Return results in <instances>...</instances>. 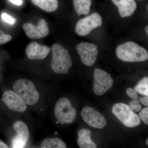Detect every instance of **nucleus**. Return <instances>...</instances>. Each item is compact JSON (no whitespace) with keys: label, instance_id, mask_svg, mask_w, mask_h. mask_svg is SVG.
<instances>
[{"label":"nucleus","instance_id":"nucleus-1","mask_svg":"<svg viewBox=\"0 0 148 148\" xmlns=\"http://www.w3.org/2000/svg\"><path fill=\"white\" fill-rule=\"evenodd\" d=\"M117 57L126 62H140L148 59L147 51L133 42L120 45L116 49Z\"/></svg>","mask_w":148,"mask_h":148},{"label":"nucleus","instance_id":"nucleus-2","mask_svg":"<svg viewBox=\"0 0 148 148\" xmlns=\"http://www.w3.org/2000/svg\"><path fill=\"white\" fill-rule=\"evenodd\" d=\"M52 60L51 67L56 73L67 74L71 67V58L68 50L59 44L52 46Z\"/></svg>","mask_w":148,"mask_h":148},{"label":"nucleus","instance_id":"nucleus-3","mask_svg":"<svg viewBox=\"0 0 148 148\" xmlns=\"http://www.w3.org/2000/svg\"><path fill=\"white\" fill-rule=\"evenodd\" d=\"M14 92L29 106H33L38 103L40 94L34 84L31 81L20 79L16 81L13 86Z\"/></svg>","mask_w":148,"mask_h":148},{"label":"nucleus","instance_id":"nucleus-4","mask_svg":"<svg viewBox=\"0 0 148 148\" xmlns=\"http://www.w3.org/2000/svg\"><path fill=\"white\" fill-rule=\"evenodd\" d=\"M112 112L119 120L126 127H137L141 123V121L138 115L131 110L128 105L124 103H118L114 105Z\"/></svg>","mask_w":148,"mask_h":148},{"label":"nucleus","instance_id":"nucleus-5","mask_svg":"<svg viewBox=\"0 0 148 148\" xmlns=\"http://www.w3.org/2000/svg\"><path fill=\"white\" fill-rule=\"evenodd\" d=\"M56 117L61 124L71 123L75 119L77 112L68 98L63 97L56 102L54 108Z\"/></svg>","mask_w":148,"mask_h":148},{"label":"nucleus","instance_id":"nucleus-6","mask_svg":"<svg viewBox=\"0 0 148 148\" xmlns=\"http://www.w3.org/2000/svg\"><path fill=\"white\" fill-rule=\"evenodd\" d=\"M102 21V17L97 12L92 13L78 21L76 25V33L81 36H86L93 29L101 27Z\"/></svg>","mask_w":148,"mask_h":148},{"label":"nucleus","instance_id":"nucleus-7","mask_svg":"<svg viewBox=\"0 0 148 148\" xmlns=\"http://www.w3.org/2000/svg\"><path fill=\"white\" fill-rule=\"evenodd\" d=\"M113 82V79L108 73L101 69H95L93 89L96 95L101 96L105 94L110 89Z\"/></svg>","mask_w":148,"mask_h":148},{"label":"nucleus","instance_id":"nucleus-8","mask_svg":"<svg viewBox=\"0 0 148 148\" xmlns=\"http://www.w3.org/2000/svg\"><path fill=\"white\" fill-rule=\"evenodd\" d=\"M76 50L83 64L87 66L95 64L98 54L97 46L91 43L81 42L77 45Z\"/></svg>","mask_w":148,"mask_h":148},{"label":"nucleus","instance_id":"nucleus-9","mask_svg":"<svg viewBox=\"0 0 148 148\" xmlns=\"http://www.w3.org/2000/svg\"><path fill=\"white\" fill-rule=\"evenodd\" d=\"M81 114L83 120L90 127L103 129L107 124L106 119L103 115L91 107H84Z\"/></svg>","mask_w":148,"mask_h":148},{"label":"nucleus","instance_id":"nucleus-10","mask_svg":"<svg viewBox=\"0 0 148 148\" xmlns=\"http://www.w3.org/2000/svg\"><path fill=\"white\" fill-rule=\"evenodd\" d=\"M23 29L27 37L32 39H38L45 38L48 35L49 29L44 19H41L37 26L30 23H25Z\"/></svg>","mask_w":148,"mask_h":148},{"label":"nucleus","instance_id":"nucleus-11","mask_svg":"<svg viewBox=\"0 0 148 148\" xmlns=\"http://www.w3.org/2000/svg\"><path fill=\"white\" fill-rule=\"evenodd\" d=\"M2 101L10 110L24 112L27 109V104L14 91L7 90L3 94Z\"/></svg>","mask_w":148,"mask_h":148},{"label":"nucleus","instance_id":"nucleus-12","mask_svg":"<svg viewBox=\"0 0 148 148\" xmlns=\"http://www.w3.org/2000/svg\"><path fill=\"white\" fill-rule=\"evenodd\" d=\"M17 135L12 141V147L24 148L27 145L30 138V133L27 124L24 122L17 121L13 125Z\"/></svg>","mask_w":148,"mask_h":148},{"label":"nucleus","instance_id":"nucleus-13","mask_svg":"<svg viewBox=\"0 0 148 148\" xmlns=\"http://www.w3.org/2000/svg\"><path fill=\"white\" fill-rule=\"evenodd\" d=\"M51 49L36 42L29 43L26 49L27 57L31 60H42L46 58Z\"/></svg>","mask_w":148,"mask_h":148},{"label":"nucleus","instance_id":"nucleus-14","mask_svg":"<svg viewBox=\"0 0 148 148\" xmlns=\"http://www.w3.org/2000/svg\"><path fill=\"white\" fill-rule=\"evenodd\" d=\"M118 8L119 12L122 17L131 16L137 8L135 0H111Z\"/></svg>","mask_w":148,"mask_h":148},{"label":"nucleus","instance_id":"nucleus-15","mask_svg":"<svg viewBox=\"0 0 148 148\" xmlns=\"http://www.w3.org/2000/svg\"><path fill=\"white\" fill-rule=\"evenodd\" d=\"M77 143L80 148H96L97 145L91 140V132L87 129L80 130L78 133Z\"/></svg>","mask_w":148,"mask_h":148},{"label":"nucleus","instance_id":"nucleus-16","mask_svg":"<svg viewBox=\"0 0 148 148\" xmlns=\"http://www.w3.org/2000/svg\"><path fill=\"white\" fill-rule=\"evenodd\" d=\"M34 5L47 12L55 11L58 8V0H31Z\"/></svg>","mask_w":148,"mask_h":148},{"label":"nucleus","instance_id":"nucleus-17","mask_svg":"<svg viewBox=\"0 0 148 148\" xmlns=\"http://www.w3.org/2000/svg\"><path fill=\"white\" fill-rule=\"evenodd\" d=\"M74 7L78 16L87 15L90 12L91 0H73Z\"/></svg>","mask_w":148,"mask_h":148},{"label":"nucleus","instance_id":"nucleus-18","mask_svg":"<svg viewBox=\"0 0 148 148\" xmlns=\"http://www.w3.org/2000/svg\"><path fill=\"white\" fill-rule=\"evenodd\" d=\"M41 148H66V144L61 139L58 138H47L43 140Z\"/></svg>","mask_w":148,"mask_h":148},{"label":"nucleus","instance_id":"nucleus-19","mask_svg":"<svg viewBox=\"0 0 148 148\" xmlns=\"http://www.w3.org/2000/svg\"><path fill=\"white\" fill-rule=\"evenodd\" d=\"M135 90L136 92L141 95H148V77H145L139 82L135 86Z\"/></svg>","mask_w":148,"mask_h":148},{"label":"nucleus","instance_id":"nucleus-20","mask_svg":"<svg viewBox=\"0 0 148 148\" xmlns=\"http://www.w3.org/2000/svg\"><path fill=\"white\" fill-rule=\"evenodd\" d=\"M130 108L134 112H138L141 110L142 109V106L139 103V101L137 100H133L130 101L129 103V105Z\"/></svg>","mask_w":148,"mask_h":148},{"label":"nucleus","instance_id":"nucleus-21","mask_svg":"<svg viewBox=\"0 0 148 148\" xmlns=\"http://www.w3.org/2000/svg\"><path fill=\"white\" fill-rule=\"evenodd\" d=\"M12 39L11 35L5 34L0 29V45L4 44L10 41Z\"/></svg>","mask_w":148,"mask_h":148},{"label":"nucleus","instance_id":"nucleus-22","mask_svg":"<svg viewBox=\"0 0 148 148\" xmlns=\"http://www.w3.org/2000/svg\"><path fill=\"white\" fill-rule=\"evenodd\" d=\"M139 118L143 120L145 124H148V108L146 107L140 111L139 114Z\"/></svg>","mask_w":148,"mask_h":148},{"label":"nucleus","instance_id":"nucleus-23","mask_svg":"<svg viewBox=\"0 0 148 148\" xmlns=\"http://www.w3.org/2000/svg\"><path fill=\"white\" fill-rule=\"evenodd\" d=\"M126 92L127 95L132 100H137L138 101L139 96H138L136 90L131 88H128L126 89Z\"/></svg>","mask_w":148,"mask_h":148},{"label":"nucleus","instance_id":"nucleus-24","mask_svg":"<svg viewBox=\"0 0 148 148\" xmlns=\"http://www.w3.org/2000/svg\"><path fill=\"white\" fill-rule=\"evenodd\" d=\"M1 16L2 19L4 21L9 24H14L16 21V19L15 18H13L12 16L6 13L2 14Z\"/></svg>","mask_w":148,"mask_h":148},{"label":"nucleus","instance_id":"nucleus-25","mask_svg":"<svg viewBox=\"0 0 148 148\" xmlns=\"http://www.w3.org/2000/svg\"><path fill=\"white\" fill-rule=\"evenodd\" d=\"M138 101L145 106H148V96H145V97H142V98H139Z\"/></svg>","mask_w":148,"mask_h":148},{"label":"nucleus","instance_id":"nucleus-26","mask_svg":"<svg viewBox=\"0 0 148 148\" xmlns=\"http://www.w3.org/2000/svg\"><path fill=\"white\" fill-rule=\"evenodd\" d=\"M9 1L14 4L18 6L21 5L23 3L22 0H9Z\"/></svg>","mask_w":148,"mask_h":148},{"label":"nucleus","instance_id":"nucleus-27","mask_svg":"<svg viewBox=\"0 0 148 148\" xmlns=\"http://www.w3.org/2000/svg\"><path fill=\"white\" fill-rule=\"evenodd\" d=\"M8 147V146L5 143L0 140V148H7Z\"/></svg>","mask_w":148,"mask_h":148},{"label":"nucleus","instance_id":"nucleus-28","mask_svg":"<svg viewBox=\"0 0 148 148\" xmlns=\"http://www.w3.org/2000/svg\"><path fill=\"white\" fill-rule=\"evenodd\" d=\"M145 32L147 33V34L148 35V26H147L145 28Z\"/></svg>","mask_w":148,"mask_h":148},{"label":"nucleus","instance_id":"nucleus-29","mask_svg":"<svg viewBox=\"0 0 148 148\" xmlns=\"http://www.w3.org/2000/svg\"><path fill=\"white\" fill-rule=\"evenodd\" d=\"M146 144H147V145H148V139H147V140H146Z\"/></svg>","mask_w":148,"mask_h":148},{"label":"nucleus","instance_id":"nucleus-30","mask_svg":"<svg viewBox=\"0 0 148 148\" xmlns=\"http://www.w3.org/2000/svg\"><path fill=\"white\" fill-rule=\"evenodd\" d=\"M138 1H141V0H138Z\"/></svg>","mask_w":148,"mask_h":148}]
</instances>
